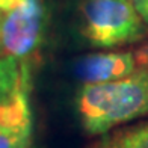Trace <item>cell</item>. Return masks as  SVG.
I'll list each match as a JSON object with an SVG mask.
<instances>
[{"mask_svg": "<svg viewBox=\"0 0 148 148\" xmlns=\"http://www.w3.org/2000/svg\"><path fill=\"white\" fill-rule=\"evenodd\" d=\"M133 5L139 12L140 18L144 20V23L148 26V0H133Z\"/></svg>", "mask_w": 148, "mask_h": 148, "instance_id": "cell-8", "label": "cell"}, {"mask_svg": "<svg viewBox=\"0 0 148 148\" xmlns=\"http://www.w3.org/2000/svg\"><path fill=\"white\" fill-rule=\"evenodd\" d=\"M2 51H3V49H2V45H0V55H2Z\"/></svg>", "mask_w": 148, "mask_h": 148, "instance_id": "cell-11", "label": "cell"}, {"mask_svg": "<svg viewBox=\"0 0 148 148\" xmlns=\"http://www.w3.org/2000/svg\"><path fill=\"white\" fill-rule=\"evenodd\" d=\"M23 66L20 60L11 55L0 58V104L8 98L21 77Z\"/></svg>", "mask_w": 148, "mask_h": 148, "instance_id": "cell-7", "label": "cell"}, {"mask_svg": "<svg viewBox=\"0 0 148 148\" xmlns=\"http://www.w3.org/2000/svg\"><path fill=\"white\" fill-rule=\"evenodd\" d=\"M2 15H3V14H2V12H0V18H2Z\"/></svg>", "mask_w": 148, "mask_h": 148, "instance_id": "cell-12", "label": "cell"}, {"mask_svg": "<svg viewBox=\"0 0 148 148\" xmlns=\"http://www.w3.org/2000/svg\"><path fill=\"white\" fill-rule=\"evenodd\" d=\"M77 112L89 134L112 129L148 115V70L140 68L124 79L85 83L77 94Z\"/></svg>", "mask_w": 148, "mask_h": 148, "instance_id": "cell-1", "label": "cell"}, {"mask_svg": "<svg viewBox=\"0 0 148 148\" xmlns=\"http://www.w3.org/2000/svg\"><path fill=\"white\" fill-rule=\"evenodd\" d=\"M97 148H148V124L113 133L103 139Z\"/></svg>", "mask_w": 148, "mask_h": 148, "instance_id": "cell-6", "label": "cell"}, {"mask_svg": "<svg viewBox=\"0 0 148 148\" xmlns=\"http://www.w3.org/2000/svg\"><path fill=\"white\" fill-rule=\"evenodd\" d=\"M26 0H0V12L5 14V12H9L12 9H15L17 6H20Z\"/></svg>", "mask_w": 148, "mask_h": 148, "instance_id": "cell-10", "label": "cell"}, {"mask_svg": "<svg viewBox=\"0 0 148 148\" xmlns=\"http://www.w3.org/2000/svg\"><path fill=\"white\" fill-rule=\"evenodd\" d=\"M44 6L41 0H26L0 18V45L8 55L23 58L35 49L42 30Z\"/></svg>", "mask_w": 148, "mask_h": 148, "instance_id": "cell-3", "label": "cell"}, {"mask_svg": "<svg viewBox=\"0 0 148 148\" xmlns=\"http://www.w3.org/2000/svg\"><path fill=\"white\" fill-rule=\"evenodd\" d=\"M134 58H136V62L142 66V68L148 70V42L136 51Z\"/></svg>", "mask_w": 148, "mask_h": 148, "instance_id": "cell-9", "label": "cell"}, {"mask_svg": "<svg viewBox=\"0 0 148 148\" xmlns=\"http://www.w3.org/2000/svg\"><path fill=\"white\" fill-rule=\"evenodd\" d=\"M29 77L23 65L21 77L12 94L0 104V148H29L32 142V110Z\"/></svg>", "mask_w": 148, "mask_h": 148, "instance_id": "cell-4", "label": "cell"}, {"mask_svg": "<svg viewBox=\"0 0 148 148\" xmlns=\"http://www.w3.org/2000/svg\"><path fill=\"white\" fill-rule=\"evenodd\" d=\"M136 65V58L130 51L92 53L77 60L76 74L85 83H104L130 76Z\"/></svg>", "mask_w": 148, "mask_h": 148, "instance_id": "cell-5", "label": "cell"}, {"mask_svg": "<svg viewBox=\"0 0 148 148\" xmlns=\"http://www.w3.org/2000/svg\"><path fill=\"white\" fill-rule=\"evenodd\" d=\"M82 20L83 36L100 49L132 44L144 35V20L133 0H86Z\"/></svg>", "mask_w": 148, "mask_h": 148, "instance_id": "cell-2", "label": "cell"}]
</instances>
